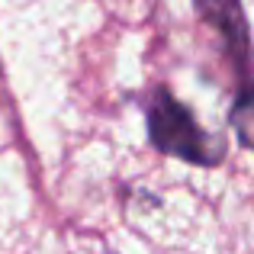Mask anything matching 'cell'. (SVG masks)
I'll return each instance as SVG.
<instances>
[{"label": "cell", "instance_id": "cell-1", "mask_svg": "<svg viewBox=\"0 0 254 254\" xmlns=\"http://www.w3.org/2000/svg\"><path fill=\"white\" fill-rule=\"evenodd\" d=\"M148 135L158 151L184 158L190 164H216L222 158V142L199 129L187 106H180L168 90H155L148 103Z\"/></svg>", "mask_w": 254, "mask_h": 254}, {"label": "cell", "instance_id": "cell-2", "mask_svg": "<svg viewBox=\"0 0 254 254\" xmlns=\"http://www.w3.org/2000/svg\"><path fill=\"white\" fill-rule=\"evenodd\" d=\"M199 19L212 26L222 39L225 52L238 62H248L251 55V39H248V19L238 0H196Z\"/></svg>", "mask_w": 254, "mask_h": 254}, {"label": "cell", "instance_id": "cell-3", "mask_svg": "<svg viewBox=\"0 0 254 254\" xmlns=\"http://www.w3.org/2000/svg\"><path fill=\"white\" fill-rule=\"evenodd\" d=\"M229 119H232V129H235V135L242 138V145L254 148V90H245L242 97L235 100Z\"/></svg>", "mask_w": 254, "mask_h": 254}]
</instances>
